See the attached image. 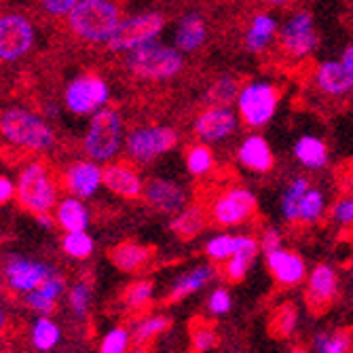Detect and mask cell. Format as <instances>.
<instances>
[{
    "label": "cell",
    "instance_id": "cell-36",
    "mask_svg": "<svg viewBox=\"0 0 353 353\" xmlns=\"http://www.w3.org/2000/svg\"><path fill=\"white\" fill-rule=\"evenodd\" d=\"M353 351V332L339 330H319L313 336L311 353H351Z\"/></svg>",
    "mask_w": 353,
    "mask_h": 353
},
{
    "label": "cell",
    "instance_id": "cell-12",
    "mask_svg": "<svg viewBox=\"0 0 353 353\" xmlns=\"http://www.w3.org/2000/svg\"><path fill=\"white\" fill-rule=\"evenodd\" d=\"M241 119L233 106H205L192 119V134L197 142L203 144H222L239 132Z\"/></svg>",
    "mask_w": 353,
    "mask_h": 353
},
{
    "label": "cell",
    "instance_id": "cell-5",
    "mask_svg": "<svg viewBox=\"0 0 353 353\" xmlns=\"http://www.w3.org/2000/svg\"><path fill=\"white\" fill-rule=\"evenodd\" d=\"M15 197L26 212L37 216L55 210L59 201V186L45 163L32 161L26 168H21L17 176Z\"/></svg>",
    "mask_w": 353,
    "mask_h": 353
},
{
    "label": "cell",
    "instance_id": "cell-22",
    "mask_svg": "<svg viewBox=\"0 0 353 353\" xmlns=\"http://www.w3.org/2000/svg\"><path fill=\"white\" fill-rule=\"evenodd\" d=\"M218 277V269L214 263H201L190 269H184L182 273H178L174 277V281L170 283L168 290V301L170 303H180L192 294H199L201 290H205L208 285H212V281Z\"/></svg>",
    "mask_w": 353,
    "mask_h": 353
},
{
    "label": "cell",
    "instance_id": "cell-29",
    "mask_svg": "<svg viewBox=\"0 0 353 353\" xmlns=\"http://www.w3.org/2000/svg\"><path fill=\"white\" fill-rule=\"evenodd\" d=\"M210 222L208 210L199 203H188L182 212H178L176 216H172L170 220V231L182 239V241H190L199 237Z\"/></svg>",
    "mask_w": 353,
    "mask_h": 353
},
{
    "label": "cell",
    "instance_id": "cell-35",
    "mask_svg": "<svg viewBox=\"0 0 353 353\" xmlns=\"http://www.w3.org/2000/svg\"><path fill=\"white\" fill-rule=\"evenodd\" d=\"M241 83L233 74H220L210 83V87L203 93V102L208 106H231L235 104L239 95Z\"/></svg>",
    "mask_w": 353,
    "mask_h": 353
},
{
    "label": "cell",
    "instance_id": "cell-15",
    "mask_svg": "<svg viewBox=\"0 0 353 353\" xmlns=\"http://www.w3.org/2000/svg\"><path fill=\"white\" fill-rule=\"evenodd\" d=\"M341 294V275L330 263H317L305 279V303L313 313L328 311Z\"/></svg>",
    "mask_w": 353,
    "mask_h": 353
},
{
    "label": "cell",
    "instance_id": "cell-31",
    "mask_svg": "<svg viewBox=\"0 0 353 353\" xmlns=\"http://www.w3.org/2000/svg\"><path fill=\"white\" fill-rule=\"evenodd\" d=\"M28 339L34 351H55L63 339V332L53 315H37L30 324Z\"/></svg>",
    "mask_w": 353,
    "mask_h": 353
},
{
    "label": "cell",
    "instance_id": "cell-25",
    "mask_svg": "<svg viewBox=\"0 0 353 353\" xmlns=\"http://www.w3.org/2000/svg\"><path fill=\"white\" fill-rule=\"evenodd\" d=\"M277 32H279V21L273 13H269V11L254 13L243 32L245 51L252 55L265 53L277 41Z\"/></svg>",
    "mask_w": 353,
    "mask_h": 353
},
{
    "label": "cell",
    "instance_id": "cell-48",
    "mask_svg": "<svg viewBox=\"0 0 353 353\" xmlns=\"http://www.w3.org/2000/svg\"><path fill=\"white\" fill-rule=\"evenodd\" d=\"M77 3L79 0H41V7L45 9V13L53 17H68Z\"/></svg>",
    "mask_w": 353,
    "mask_h": 353
},
{
    "label": "cell",
    "instance_id": "cell-3",
    "mask_svg": "<svg viewBox=\"0 0 353 353\" xmlns=\"http://www.w3.org/2000/svg\"><path fill=\"white\" fill-rule=\"evenodd\" d=\"M125 68L140 81L163 83L184 72L186 55L174 45L152 41L125 53Z\"/></svg>",
    "mask_w": 353,
    "mask_h": 353
},
{
    "label": "cell",
    "instance_id": "cell-57",
    "mask_svg": "<svg viewBox=\"0 0 353 353\" xmlns=\"http://www.w3.org/2000/svg\"><path fill=\"white\" fill-rule=\"evenodd\" d=\"M37 353H53V351H37Z\"/></svg>",
    "mask_w": 353,
    "mask_h": 353
},
{
    "label": "cell",
    "instance_id": "cell-4",
    "mask_svg": "<svg viewBox=\"0 0 353 353\" xmlns=\"http://www.w3.org/2000/svg\"><path fill=\"white\" fill-rule=\"evenodd\" d=\"M123 144L125 123L121 112L108 106L93 112L83 136V152L87 154V159H93L98 163H110L123 150Z\"/></svg>",
    "mask_w": 353,
    "mask_h": 353
},
{
    "label": "cell",
    "instance_id": "cell-33",
    "mask_svg": "<svg viewBox=\"0 0 353 353\" xmlns=\"http://www.w3.org/2000/svg\"><path fill=\"white\" fill-rule=\"evenodd\" d=\"M170 328V317L161 315V313H146L136 317L130 330H132V341L136 347L148 345L150 341H154L157 336H161L165 330Z\"/></svg>",
    "mask_w": 353,
    "mask_h": 353
},
{
    "label": "cell",
    "instance_id": "cell-11",
    "mask_svg": "<svg viewBox=\"0 0 353 353\" xmlns=\"http://www.w3.org/2000/svg\"><path fill=\"white\" fill-rule=\"evenodd\" d=\"M110 102L108 83L93 72L79 74L63 89V106L72 114H93Z\"/></svg>",
    "mask_w": 353,
    "mask_h": 353
},
{
    "label": "cell",
    "instance_id": "cell-47",
    "mask_svg": "<svg viewBox=\"0 0 353 353\" xmlns=\"http://www.w3.org/2000/svg\"><path fill=\"white\" fill-rule=\"evenodd\" d=\"M256 237H259V243H261V254H269V252L283 245V233L279 227H275V224H267V227H263Z\"/></svg>",
    "mask_w": 353,
    "mask_h": 353
},
{
    "label": "cell",
    "instance_id": "cell-17",
    "mask_svg": "<svg viewBox=\"0 0 353 353\" xmlns=\"http://www.w3.org/2000/svg\"><path fill=\"white\" fill-rule=\"evenodd\" d=\"M263 256H265V265H267L271 277L275 279V283L279 288L290 290V288H296L307 279L309 267H307V261L303 259V254L281 245Z\"/></svg>",
    "mask_w": 353,
    "mask_h": 353
},
{
    "label": "cell",
    "instance_id": "cell-6",
    "mask_svg": "<svg viewBox=\"0 0 353 353\" xmlns=\"http://www.w3.org/2000/svg\"><path fill=\"white\" fill-rule=\"evenodd\" d=\"M281 89L271 81H248L241 85L235 100V110L248 130H263L267 127L279 108Z\"/></svg>",
    "mask_w": 353,
    "mask_h": 353
},
{
    "label": "cell",
    "instance_id": "cell-26",
    "mask_svg": "<svg viewBox=\"0 0 353 353\" xmlns=\"http://www.w3.org/2000/svg\"><path fill=\"white\" fill-rule=\"evenodd\" d=\"M66 290H68V283L63 279L59 273H53L51 277H47L37 290H32L28 294H23V305L34 311L37 315H51L59 301L66 296Z\"/></svg>",
    "mask_w": 353,
    "mask_h": 353
},
{
    "label": "cell",
    "instance_id": "cell-8",
    "mask_svg": "<svg viewBox=\"0 0 353 353\" xmlns=\"http://www.w3.org/2000/svg\"><path fill=\"white\" fill-rule=\"evenodd\" d=\"M180 142L178 130L172 125H140L125 134L123 152L127 161L150 165L157 159L172 152Z\"/></svg>",
    "mask_w": 353,
    "mask_h": 353
},
{
    "label": "cell",
    "instance_id": "cell-13",
    "mask_svg": "<svg viewBox=\"0 0 353 353\" xmlns=\"http://www.w3.org/2000/svg\"><path fill=\"white\" fill-rule=\"evenodd\" d=\"M37 43V28L21 13L0 15V61L26 57Z\"/></svg>",
    "mask_w": 353,
    "mask_h": 353
},
{
    "label": "cell",
    "instance_id": "cell-24",
    "mask_svg": "<svg viewBox=\"0 0 353 353\" xmlns=\"http://www.w3.org/2000/svg\"><path fill=\"white\" fill-rule=\"evenodd\" d=\"M210 37V30H208V21L203 17V13L199 11H188L184 13L176 28H174V47L180 49L184 55L190 53H197Z\"/></svg>",
    "mask_w": 353,
    "mask_h": 353
},
{
    "label": "cell",
    "instance_id": "cell-41",
    "mask_svg": "<svg viewBox=\"0 0 353 353\" xmlns=\"http://www.w3.org/2000/svg\"><path fill=\"white\" fill-rule=\"evenodd\" d=\"M299 330V307L294 303H283L271 317V332L281 339H290Z\"/></svg>",
    "mask_w": 353,
    "mask_h": 353
},
{
    "label": "cell",
    "instance_id": "cell-50",
    "mask_svg": "<svg viewBox=\"0 0 353 353\" xmlns=\"http://www.w3.org/2000/svg\"><path fill=\"white\" fill-rule=\"evenodd\" d=\"M37 218V224L41 229H53V227H57V222H55V216H51V212H45V214H37L34 216Z\"/></svg>",
    "mask_w": 353,
    "mask_h": 353
},
{
    "label": "cell",
    "instance_id": "cell-53",
    "mask_svg": "<svg viewBox=\"0 0 353 353\" xmlns=\"http://www.w3.org/2000/svg\"><path fill=\"white\" fill-rule=\"evenodd\" d=\"M263 3H267L269 7H288L292 0H263Z\"/></svg>",
    "mask_w": 353,
    "mask_h": 353
},
{
    "label": "cell",
    "instance_id": "cell-39",
    "mask_svg": "<svg viewBox=\"0 0 353 353\" xmlns=\"http://www.w3.org/2000/svg\"><path fill=\"white\" fill-rule=\"evenodd\" d=\"M61 252L72 261H87L95 252V241L89 231H68L61 237Z\"/></svg>",
    "mask_w": 353,
    "mask_h": 353
},
{
    "label": "cell",
    "instance_id": "cell-21",
    "mask_svg": "<svg viewBox=\"0 0 353 353\" xmlns=\"http://www.w3.org/2000/svg\"><path fill=\"white\" fill-rule=\"evenodd\" d=\"M235 159L243 170H248L252 174H259V176H265L275 168V154H273L271 144L267 142L265 136L256 134V132L248 134L239 142V146L235 150Z\"/></svg>",
    "mask_w": 353,
    "mask_h": 353
},
{
    "label": "cell",
    "instance_id": "cell-16",
    "mask_svg": "<svg viewBox=\"0 0 353 353\" xmlns=\"http://www.w3.org/2000/svg\"><path fill=\"white\" fill-rule=\"evenodd\" d=\"M144 201L150 210L163 216H176L190 203V190L174 178L154 176L144 182Z\"/></svg>",
    "mask_w": 353,
    "mask_h": 353
},
{
    "label": "cell",
    "instance_id": "cell-30",
    "mask_svg": "<svg viewBox=\"0 0 353 353\" xmlns=\"http://www.w3.org/2000/svg\"><path fill=\"white\" fill-rule=\"evenodd\" d=\"M55 222L63 233L87 231L91 222V212L85 205V199L74 197V195L59 199L55 205Z\"/></svg>",
    "mask_w": 353,
    "mask_h": 353
},
{
    "label": "cell",
    "instance_id": "cell-18",
    "mask_svg": "<svg viewBox=\"0 0 353 353\" xmlns=\"http://www.w3.org/2000/svg\"><path fill=\"white\" fill-rule=\"evenodd\" d=\"M313 87L330 100H343L353 93V72L339 59H322L313 68Z\"/></svg>",
    "mask_w": 353,
    "mask_h": 353
},
{
    "label": "cell",
    "instance_id": "cell-34",
    "mask_svg": "<svg viewBox=\"0 0 353 353\" xmlns=\"http://www.w3.org/2000/svg\"><path fill=\"white\" fill-rule=\"evenodd\" d=\"M328 212V199L326 192L317 186H309L303 195L301 208H299V224L301 227H313V224L322 222Z\"/></svg>",
    "mask_w": 353,
    "mask_h": 353
},
{
    "label": "cell",
    "instance_id": "cell-23",
    "mask_svg": "<svg viewBox=\"0 0 353 353\" xmlns=\"http://www.w3.org/2000/svg\"><path fill=\"white\" fill-rule=\"evenodd\" d=\"M259 256H261L259 237L252 233H237V243H235L233 256L227 263H222V277L229 283L243 281Z\"/></svg>",
    "mask_w": 353,
    "mask_h": 353
},
{
    "label": "cell",
    "instance_id": "cell-32",
    "mask_svg": "<svg viewBox=\"0 0 353 353\" xmlns=\"http://www.w3.org/2000/svg\"><path fill=\"white\" fill-rule=\"evenodd\" d=\"M311 186V180L307 176H294L281 188L279 195V216L285 224H299V208L303 201V195Z\"/></svg>",
    "mask_w": 353,
    "mask_h": 353
},
{
    "label": "cell",
    "instance_id": "cell-45",
    "mask_svg": "<svg viewBox=\"0 0 353 353\" xmlns=\"http://www.w3.org/2000/svg\"><path fill=\"white\" fill-rule=\"evenodd\" d=\"M190 341H192V349L197 353H210L220 345V334H218L216 326H212L210 322H201L192 328Z\"/></svg>",
    "mask_w": 353,
    "mask_h": 353
},
{
    "label": "cell",
    "instance_id": "cell-46",
    "mask_svg": "<svg viewBox=\"0 0 353 353\" xmlns=\"http://www.w3.org/2000/svg\"><path fill=\"white\" fill-rule=\"evenodd\" d=\"M328 214L339 229H353V192L334 199Z\"/></svg>",
    "mask_w": 353,
    "mask_h": 353
},
{
    "label": "cell",
    "instance_id": "cell-27",
    "mask_svg": "<svg viewBox=\"0 0 353 353\" xmlns=\"http://www.w3.org/2000/svg\"><path fill=\"white\" fill-rule=\"evenodd\" d=\"M292 154L296 159V163L309 172L324 170L330 161V148H328L326 140L319 136H313V134H305V136L296 138Z\"/></svg>",
    "mask_w": 353,
    "mask_h": 353
},
{
    "label": "cell",
    "instance_id": "cell-9",
    "mask_svg": "<svg viewBox=\"0 0 353 353\" xmlns=\"http://www.w3.org/2000/svg\"><path fill=\"white\" fill-rule=\"evenodd\" d=\"M210 222L220 229H237L254 220L259 210V197L256 192L243 184H231L218 190L208 203Z\"/></svg>",
    "mask_w": 353,
    "mask_h": 353
},
{
    "label": "cell",
    "instance_id": "cell-52",
    "mask_svg": "<svg viewBox=\"0 0 353 353\" xmlns=\"http://www.w3.org/2000/svg\"><path fill=\"white\" fill-rule=\"evenodd\" d=\"M7 322H9V315H7L5 307L0 305V332H3V330L7 328Z\"/></svg>",
    "mask_w": 353,
    "mask_h": 353
},
{
    "label": "cell",
    "instance_id": "cell-19",
    "mask_svg": "<svg viewBox=\"0 0 353 353\" xmlns=\"http://www.w3.org/2000/svg\"><path fill=\"white\" fill-rule=\"evenodd\" d=\"M63 186L74 197L89 199L104 186V168L93 159H81L63 170Z\"/></svg>",
    "mask_w": 353,
    "mask_h": 353
},
{
    "label": "cell",
    "instance_id": "cell-7",
    "mask_svg": "<svg viewBox=\"0 0 353 353\" xmlns=\"http://www.w3.org/2000/svg\"><path fill=\"white\" fill-rule=\"evenodd\" d=\"M277 49L279 53L292 63H301L319 49V32L315 26V17L307 9H299L285 17L283 23H279L277 32Z\"/></svg>",
    "mask_w": 353,
    "mask_h": 353
},
{
    "label": "cell",
    "instance_id": "cell-43",
    "mask_svg": "<svg viewBox=\"0 0 353 353\" xmlns=\"http://www.w3.org/2000/svg\"><path fill=\"white\" fill-rule=\"evenodd\" d=\"M132 345V330L127 326H114L102 334L98 353H130Z\"/></svg>",
    "mask_w": 353,
    "mask_h": 353
},
{
    "label": "cell",
    "instance_id": "cell-51",
    "mask_svg": "<svg viewBox=\"0 0 353 353\" xmlns=\"http://www.w3.org/2000/svg\"><path fill=\"white\" fill-rule=\"evenodd\" d=\"M341 61H343L345 66L353 72V41L343 49V53H341Z\"/></svg>",
    "mask_w": 353,
    "mask_h": 353
},
{
    "label": "cell",
    "instance_id": "cell-42",
    "mask_svg": "<svg viewBox=\"0 0 353 353\" xmlns=\"http://www.w3.org/2000/svg\"><path fill=\"white\" fill-rule=\"evenodd\" d=\"M152 299H154V283L150 279H136L123 292V305L130 311L146 309L152 303Z\"/></svg>",
    "mask_w": 353,
    "mask_h": 353
},
{
    "label": "cell",
    "instance_id": "cell-1",
    "mask_svg": "<svg viewBox=\"0 0 353 353\" xmlns=\"http://www.w3.org/2000/svg\"><path fill=\"white\" fill-rule=\"evenodd\" d=\"M0 138L28 152H49L55 146V132L49 121L19 106L0 112Z\"/></svg>",
    "mask_w": 353,
    "mask_h": 353
},
{
    "label": "cell",
    "instance_id": "cell-44",
    "mask_svg": "<svg viewBox=\"0 0 353 353\" xmlns=\"http://www.w3.org/2000/svg\"><path fill=\"white\" fill-rule=\"evenodd\" d=\"M233 311V294L227 285H216L205 299V313L214 319H220Z\"/></svg>",
    "mask_w": 353,
    "mask_h": 353
},
{
    "label": "cell",
    "instance_id": "cell-20",
    "mask_svg": "<svg viewBox=\"0 0 353 353\" xmlns=\"http://www.w3.org/2000/svg\"><path fill=\"white\" fill-rule=\"evenodd\" d=\"M104 186L121 199H140L144 180L132 161H110L104 168Z\"/></svg>",
    "mask_w": 353,
    "mask_h": 353
},
{
    "label": "cell",
    "instance_id": "cell-38",
    "mask_svg": "<svg viewBox=\"0 0 353 353\" xmlns=\"http://www.w3.org/2000/svg\"><path fill=\"white\" fill-rule=\"evenodd\" d=\"M66 303H68V311L74 319H79V322L87 319V315L93 307V285H91V281L79 279L72 285H68Z\"/></svg>",
    "mask_w": 353,
    "mask_h": 353
},
{
    "label": "cell",
    "instance_id": "cell-37",
    "mask_svg": "<svg viewBox=\"0 0 353 353\" xmlns=\"http://www.w3.org/2000/svg\"><path fill=\"white\" fill-rule=\"evenodd\" d=\"M184 165H186L188 176H192V178L210 176L216 168V157H214L212 146L203 144V142L190 144L186 148V154H184Z\"/></svg>",
    "mask_w": 353,
    "mask_h": 353
},
{
    "label": "cell",
    "instance_id": "cell-40",
    "mask_svg": "<svg viewBox=\"0 0 353 353\" xmlns=\"http://www.w3.org/2000/svg\"><path fill=\"white\" fill-rule=\"evenodd\" d=\"M235 243H237V233H231V231H222V233H216L212 235L205 245H203V252L208 256V261L214 263V265H222L227 263L233 252H235Z\"/></svg>",
    "mask_w": 353,
    "mask_h": 353
},
{
    "label": "cell",
    "instance_id": "cell-49",
    "mask_svg": "<svg viewBox=\"0 0 353 353\" xmlns=\"http://www.w3.org/2000/svg\"><path fill=\"white\" fill-rule=\"evenodd\" d=\"M15 197V182L7 176H0V208Z\"/></svg>",
    "mask_w": 353,
    "mask_h": 353
},
{
    "label": "cell",
    "instance_id": "cell-14",
    "mask_svg": "<svg viewBox=\"0 0 353 353\" xmlns=\"http://www.w3.org/2000/svg\"><path fill=\"white\" fill-rule=\"evenodd\" d=\"M53 273H57V269L51 267L49 263L28 259V256H21V254H11L3 263L5 283L11 292H15L19 296L37 290V288Z\"/></svg>",
    "mask_w": 353,
    "mask_h": 353
},
{
    "label": "cell",
    "instance_id": "cell-2",
    "mask_svg": "<svg viewBox=\"0 0 353 353\" xmlns=\"http://www.w3.org/2000/svg\"><path fill=\"white\" fill-rule=\"evenodd\" d=\"M66 19L70 32L83 43L108 45L123 21V11L114 0H79Z\"/></svg>",
    "mask_w": 353,
    "mask_h": 353
},
{
    "label": "cell",
    "instance_id": "cell-55",
    "mask_svg": "<svg viewBox=\"0 0 353 353\" xmlns=\"http://www.w3.org/2000/svg\"><path fill=\"white\" fill-rule=\"evenodd\" d=\"M3 292H5V283H3V279H0V296H3Z\"/></svg>",
    "mask_w": 353,
    "mask_h": 353
},
{
    "label": "cell",
    "instance_id": "cell-54",
    "mask_svg": "<svg viewBox=\"0 0 353 353\" xmlns=\"http://www.w3.org/2000/svg\"><path fill=\"white\" fill-rule=\"evenodd\" d=\"M288 353H311V351H307L305 347H294V349H290Z\"/></svg>",
    "mask_w": 353,
    "mask_h": 353
},
{
    "label": "cell",
    "instance_id": "cell-28",
    "mask_svg": "<svg viewBox=\"0 0 353 353\" xmlns=\"http://www.w3.org/2000/svg\"><path fill=\"white\" fill-rule=\"evenodd\" d=\"M108 259L121 273H140L152 261V250L138 241H121L110 250Z\"/></svg>",
    "mask_w": 353,
    "mask_h": 353
},
{
    "label": "cell",
    "instance_id": "cell-10",
    "mask_svg": "<svg viewBox=\"0 0 353 353\" xmlns=\"http://www.w3.org/2000/svg\"><path fill=\"white\" fill-rule=\"evenodd\" d=\"M168 26V17L161 11H142L123 17L112 39L108 41V49L114 53H130L146 43L159 41Z\"/></svg>",
    "mask_w": 353,
    "mask_h": 353
},
{
    "label": "cell",
    "instance_id": "cell-56",
    "mask_svg": "<svg viewBox=\"0 0 353 353\" xmlns=\"http://www.w3.org/2000/svg\"><path fill=\"white\" fill-rule=\"evenodd\" d=\"M351 281H353V265H351Z\"/></svg>",
    "mask_w": 353,
    "mask_h": 353
}]
</instances>
